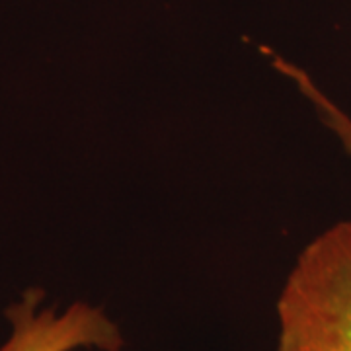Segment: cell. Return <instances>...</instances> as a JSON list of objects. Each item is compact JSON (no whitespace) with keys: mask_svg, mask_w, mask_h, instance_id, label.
<instances>
[{"mask_svg":"<svg viewBox=\"0 0 351 351\" xmlns=\"http://www.w3.org/2000/svg\"><path fill=\"white\" fill-rule=\"evenodd\" d=\"M277 351H351V221L316 234L276 302Z\"/></svg>","mask_w":351,"mask_h":351,"instance_id":"1","label":"cell"},{"mask_svg":"<svg viewBox=\"0 0 351 351\" xmlns=\"http://www.w3.org/2000/svg\"><path fill=\"white\" fill-rule=\"evenodd\" d=\"M4 318L8 332L0 351H123L127 346L104 306L88 301L59 306L41 287L24 289Z\"/></svg>","mask_w":351,"mask_h":351,"instance_id":"2","label":"cell"},{"mask_svg":"<svg viewBox=\"0 0 351 351\" xmlns=\"http://www.w3.org/2000/svg\"><path fill=\"white\" fill-rule=\"evenodd\" d=\"M274 66L279 73L291 78L295 82V86L301 90L302 94L313 101V106L316 108V112L320 115V119L326 123L334 135L339 138V143L343 145V149L351 154V117L348 113H343L339 110L334 101L328 98L326 94L316 86L313 82V78L306 75L302 69L295 66V64L287 63L283 57H274Z\"/></svg>","mask_w":351,"mask_h":351,"instance_id":"3","label":"cell"}]
</instances>
